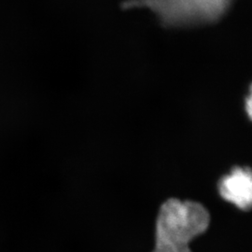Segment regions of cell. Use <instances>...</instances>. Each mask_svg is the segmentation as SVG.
<instances>
[{"mask_svg": "<svg viewBox=\"0 0 252 252\" xmlns=\"http://www.w3.org/2000/svg\"><path fill=\"white\" fill-rule=\"evenodd\" d=\"M220 196L241 210L252 207V172L249 167L236 166L219 181Z\"/></svg>", "mask_w": 252, "mask_h": 252, "instance_id": "3957f363", "label": "cell"}, {"mask_svg": "<svg viewBox=\"0 0 252 252\" xmlns=\"http://www.w3.org/2000/svg\"><path fill=\"white\" fill-rule=\"evenodd\" d=\"M209 223V213L203 205L168 199L158 213L153 252H191L189 242L204 234Z\"/></svg>", "mask_w": 252, "mask_h": 252, "instance_id": "6da1fadb", "label": "cell"}, {"mask_svg": "<svg viewBox=\"0 0 252 252\" xmlns=\"http://www.w3.org/2000/svg\"><path fill=\"white\" fill-rule=\"evenodd\" d=\"M234 0H127L123 8L150 9L163 27H186L216 23Z\"/></svg>", "mask_w": 252, "mask_h": 252, "instance_id": "7a4b0ae2", "label": "cell"}]
</instances>
